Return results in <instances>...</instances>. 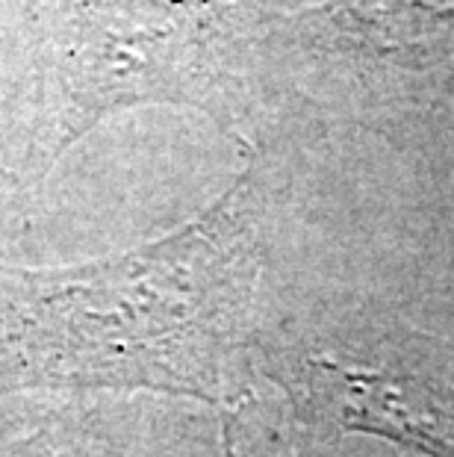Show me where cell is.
Instances as JSON below:
<instances>
[{
	"label": "cell",
	"mask_w": 454,
	"mask_h": 457,
	"mask_svg": "<svg viewBox=\"0 0 454 457\" xmlns=\"http://www.w3.org/2000/svg\"><path fill=\"white\" fill-rule=\"evenodd\" d=\"M260 275L251 171L210 210L128 254L0 266V348L24 378L219 402Z\"/></svg>",
	"instance_id": "cell-1"
},
{
	"label": "cell",
	"mask_w": 454,
	"mask_h": 457,
	"mask_svg": "<svg viewBox=\"0 0 454 457\" xmlns=\"http://www.w3.org/2000/svg\"><path fill=\"white\" fill-rule=\"evenodd\" d=\"M212 0H80L62 42L56 157L124 106H204L212 95Z\"/></svg>",
	"instance_id": "cell-2"
},
{
	"label": "cell",
	"mask_w": 454,
	"mask_h": 457,
	"mask_svg": "<svg viewBox=\"0 0 454 457\" xmlns=\"http://www.w3.org/2000/svg\"><path fill=\"white\" fill-rule=\"evenodd\" d=\"M295 390L316 420L345 434H369L425 457H454V390L392 369L307 357Z\"/></svg>",
	"instance_id": "cell-3"
},
{
	"label": "cell",
	"mask_w": 454,
	"mask_h": 457,
	"mask_svg": "<svg viewBox=\"0 0 454 457\" xmlns=\"http://www.w3.org/2000/svg\"><path fill=\"white\" fill-rule=\"evenodd\" d=\"M0 457H83L71 436H56L42 431L30 440H18L0 445Z\"/></svg>",
	"instance_id": "cell-4"
},
{
	"label": "cell",
	"mask_w": 454,
	"mask_h": 457,
	"mask_svg": "<svg viewBox=\"0 0 454 457\" xmlns=\"http://www.w3.org/2000/svg\"><path fill=\"white\" fill-rule=\"evenodd\" d=\"M225 457H243V443H239V428L234 420L225 422Z\"/></svg>",
	"instance_id": "cell-5"
}]
</instances>
